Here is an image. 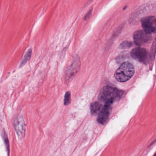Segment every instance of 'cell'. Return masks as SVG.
<instances>
[{"instance_id": "4fadbf2b", "label": "cell", "mask_w": 156, "mask_h": 156, "mask_svg": "<svg viewBox=\"0 0 156 156\" xmlns=\"http://www.w3.org/2000/svg\"><path fill=\"white\" fill-rule=\"evenodd\" d=\"M71 102V94L70 91H67L65 95L64 103L65 105H68Z\"/></svg>"}, {"instance_id": "5bb4252c", "label": "cell", "mask_w": 156, "mask_h": 156, "mask_svg": "<svg viewBox=\"0 0 156 156\" xmlns=\"http://www.w3.org/2000/svg\"><path fill=\"white\" fill-rule=\"evenodd\" d=\"M92 12H93V9H90L87 13L85 15L84 17L83 18V20L84 21H87V20H89L92 15Z\"/></svg>"}, {"instance_id": "7a4b0ae2", "label": "cell", "mask_w": 156, "mask_h": 156, "mask_svg": "<svg viewBox=\"0 0 156 156\" xmlns=\"http://www.w3.org/2000/svg\"><path fill=\"white\" fill-rule=\"evenodd\" d=\"M135 72L134 66L129 62L123 63L115 72L116 79L119 82H126L132 77Z\"/></svg>"}, {"instance_id": "3957f363", "label": "cell", "mask_w": 156, "mask_h": 156, "mask_svg": "<svg viewBox=\"0 0 156 156\" xmlns=\"http://www.w3.org/2000/svg\"><path fill=\"white\" fill-rule=\"evenodd\" d=\"M134 42L136 45L140 46L150 42L151 39V34L144 30L136 31L133 34Z\"/></svg>"}, {"instance_id": "7c38bea8", "label": "cell", "mask_w": 156, "mask_h": 156, "mask_svg": "<svg viewBox=\"0 0 156 156\" xmlns=\"http://www.w3.org/2000/svg\"><path fill=\"white\" fill-rule=\"evenodd\" d=\"M133 45V43L129 41L123 42L119 45V49H128L132 47Z\"/></svg>"}, {"instance_id": "8fae6325", "label": "cell", "mask_w": 156, "mask_h": 156, "mask_svg": "<svg viewBox=\"0 0 156 156\" xmlns=\"http://www.w3.org/2000/svg\"><path fill=\"white\" fill-rule=\"evenodd\" d=\"M156 53V38H155L151 49L150 57L151 59H154Z\"/></svg>"}, {"instance_id": "9c48e42d", "label": "cell", "mask_w": 156, "mask_h": 156, "mask_svg": "<svg viewBox=\"0 0 156 156\" xmlns=\"http://www.w3.org/2000/svg\"><path fill=\"white\" fill-rule=\"evenodd\" d=\"M102 108V105L99 102H94L90 105V109L91 114L96 115L101 111Z\"/></svg>"}, {"instance_id": "30bf717a", "label": "cell", "mask_w": 156, "mask_h": 156, "mask_svg": "<svg viewBox=\"0 0 156 156\" xmlns=\"http://www.w3.org/2000/svg\"><path fill=\"white\" fill-rule=\"evenodd\" d=\"M32 53V49H29L27 51L26 53L25 54V55L23 57V60L22 61L20 65V67H23L30 60L31 57Z\"/></svg>"}, {"instance_id": "ba28073f", "label": "cell", "mask_w": 156, "mask_h": 156, "mask_svg": "<svg viewBox=\"0 0 156 156\" xmlns=\"http://www.w3.org/2000/svg\"><path fill=\"white\" fill-rule=\"evenodd\" d=\"M25 125L23 118L19 117L14 121V127L20 137L22 138L25 135Z\"/></svg>"}, {"instance_id": "6da1fadb", "label": "cell", "mask_w": 156, "mask_h": 156, "mask_svg": "<svg viewBox=\"0 0 156 156\" xmlns=\"http://www.w3.org/2000/svg\"><path fill=\"white\" fill-rule=\"evenodd\" d=\"M123 95V92L115 87L110 86L103 87L100 90L98 99L105 103L112 102L119 100Z\"/></svg>"}, {"instance_id": "277c9868", "label": "cell", "mask_w": 156, "mask_h": 156, "mask_svg": "<svg viewBox=\"0 0 156 156\" xmlns=\"http://www.w3.org/2000/svg\"><path fill=\"white\" fill-rule=\"evenodd\" d=\"M141 23L143 30L148 33L156 31V18L155 16H148L143 17L141 20Z\"/></svg>"}, {"instance_id": "8992f818", "label": "cell", "mask_w": 156, "mask_h": 156, "mask_svg": "<svg viewBox=\"0 0 156 156\" xmlns=\"http://www.w3.org/2000/svg\"><path fill=\"white\" fill-rule=\"evenodd\" d=\"M113 103H105L104 106L99 112L97 117V120L100 124L104 125L107 121L112 111Z\"/></svg>"}, {"instance_id": "52a82bcc", "label": "cell", "mask_w": 156, "mask_h": 156, "mask_svg": "<svg viewBox=\"0 0 156 156\" xmlns=\"http://www.w3.org/2000/svg\"><path fill=\"white\" fill-rule=\"evenodd\" d=\"M80 66L81 62L80 58L78 56H76L74 59L73 62L72 63L66 73L65 80L67 82L71 81L72 78L76 75L80 69Z\"/></svg>"}, {"instance_id": "5b68a950", "label": "cell", "mask_w": 156, "mask_h": 156, "mask_svg": "<svg viewBox=\"0 0 156 156\" xmlns=\"http://www.w3.org/2000/svg\"><path fill=\"white\" fill-rule=\"evenodd\" d=\"M131 56L135 60L145 64L148 62L149 58V54L147 50L140 47L133 49L131 52Z\"/></svg>"}]
</instances>
